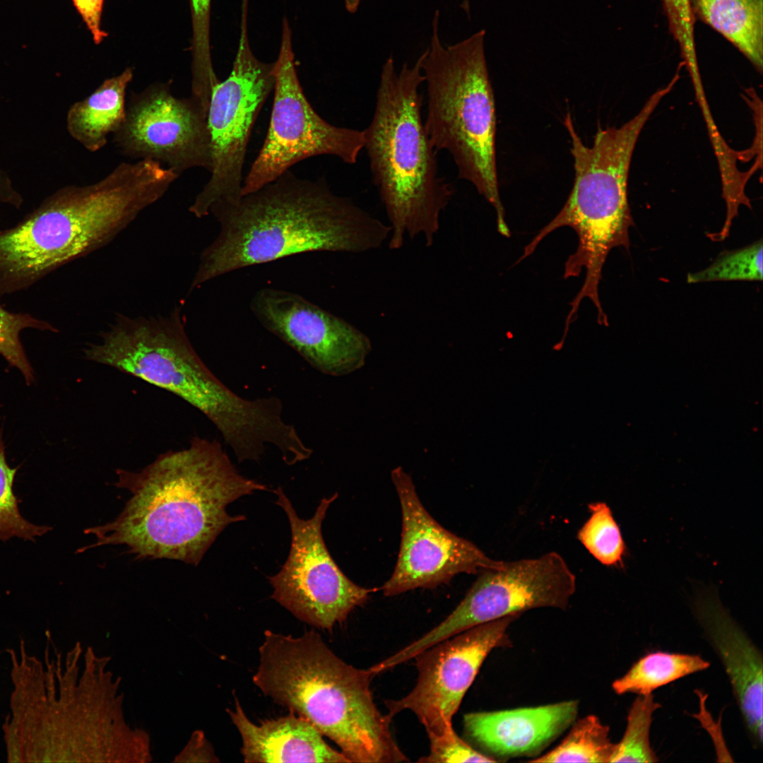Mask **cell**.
I'll return each mask as SVG.
<instances>
[{
    "mask_svg": "<svg viewBox=\"0 0 763 763\" xmlns=\"http://www.w3.org/2000/svg\"><path fill=\"white\" fill-rule=\"evenodd\" d=\"M131 496L112 521L85 530L89 548L124 545L141 558L197 565L229 524L243 521L227 506L266 485L242 475L217 440L194 437L182 449L160 455L141 471H117Z\"/></svg>",
    "mask_w": 763,
    "mask_h": 763,
    "instance_id": "1",
    "label": "cell"
},
{
    "mask_svg": "<svg viewBox=\"0 0 763 763\" xmlns=\"http://www.w3.org/2000/svg\"><path fill=\"white\" fill-rule=\"evenodd\" d=\"M220 226L201 254L190 290L251 266L312 252L362 254L387 244L391 229L322 179L290 170L238 201L210 211Z\"/></svg>",
    "mask_w": 763,
    "mask_h": 763,
    "instance_id": "2",
    "label": "cell"
},
{
    "mask_svg": "<svg viewBox=\"0 0 763 763\" xmlns=\"http://www.w3.org/2000/svg\"><path fill=\"white\" fill-rule=\"evenodd\" d=\"M254 684L275 702L310 722L350 762L408 761L374 704V675L341 659L314 630L292 637L264 634Z\"/></svg>",
    "mask_w": 763,
    "mask_h": 763,
    "instance_id": "3",
    "label": "cell"
},
{
    "mask_svg": "<svg viewBox=\"0 0 763 763\" xmlns=\"http://www.w3.org/2000/svg\"><path fill=\"white\" fill-rule=\"evenodd\" d=\"M149 161L122 162L102 179L67 186L0 230V295L25 290L103 247L165 194Z\"/></svg>",
    "mask_w": 763,
    "mask_h": 763,
    "instance_id": "4",
    "label": "cell"
},
{
    "mask_svg": "<svg viewBox=\"0 0 763 763\" xmlns=\"http://www.w3.org/2000/svg\"><path fill=\"white\" fill-rule=\"evenodd\" d=\"M422 58L423 54L413 66L404 63L400 70L391 57L385 61L373 117L363 130L372 181L391 229L387 245L392 250L417 237L426 247L433 245L454 192L439 174L437 152L422 118Z\"/></svg>",
    "mask_w": 763,
    "mask_h": 763,
    "instance_id": "5",
    "label": "cell"
},
{
    "mask_svg": "<svg viewBox=\"0 0 763 763\" xmlns=\"http://www.w3.org/2000/svg\"><path fill=\"white\" fill-rule=\"evenodd\" d=\"M671 80L656 90L638 114L619 128L600 126L592 146H585L573 124L570 114L564 126L571 138L575 177L572 189L557 215L525 247L524 257L531 255L543 238L562 227L577 234L576 252L567 259L564 278L577 277L586 271L583 293L598 292L602 269L615 247H629V230L633 225L628 203L629 166L637 139L660 101L674 85Z\"/></svg>",
    "mask_w": 763,
    "mask_h": 763,
    "instance_id": "6",
    "label": "cell"
},
{
    "mask_svg": "<svg viewBox=\"0 0 763 763\" xmlns=\"http://www.w3.org/2000/svg\"><path fill=\"white\" fill-rule=\"evenodd\" d=\"M434 12L430 47L422 70L427 87L426 132L437 150L451 157L458 177L471 182L495 209L498 232L509 229L497 172L495 96L485 54L484 30L444 46Z\"/></svg>",
    "mask_w": 763,
    "mask_h": 763,
    "instance_id": "7",
    "label": "cell"
},
{
    "mask_svg": "<svg viewBox=\"0 0 763 763\" xmlns=\"http://www.w3.org/2000/svg\"><path fill=\"white\" fill-rule=\"evenodd\" d=\"M179 308L167 316L119 315L84 349L86 360L139 378L179 396L215 426L229 422L239 396L202 361L184 329Z\"/></svg>",
    "mask_w": 763,
    "mask_h": 763,
    "instance_id": "8",
    "label": "cell"
},
{
    "mask_svg": "<svg viewBox=\"0 0 763 763\" xmlns=\"http://www.w3.org/2000/svg\"><path fill=\"white\" fill-rule=\"evenodd\" d=\"M273 103L268 131L259 154L243 180L242 196L273 182L298 162L332 155L348 165L364 148L363 130L337 126L314 111L300 83L285 18L279 54L274 62Z\"/></svg>",
    "mask_w": 763,
    "mask_h": 763,
    "instance_id": "9",
    "label": "cell"
},
{
    "mask_svg": "<svg viewBox=\"0 0 763 763\" xmlns=\"http://www.w3.org/2000/svg\"><path fill=\"white\" fill-rule=\"evenodd\" d=\"M244 1L239 42L231 72L213 88L207 114L213 167L211 177L189 211L196 218L210 214L218 203L242 196V170L251 132L274 88V63L259 61L252 53L247 31Z\"/></svg>",
    "mask_w": 763,
    "mask_h": 763,
    "instance_id": "10",
    "label": "cell"
},
{
    "mask_svg": "<svg viewBox=\"0 0 763 763\" xmlns=\"http://www.w3.org/2000/svg\"><path fill=\"white\" fill-rule=\"evenodd\" d=\"M576 590V576L563 557L550 552L538 557L504 562L482 571L448 617L396 653L408 661L427 648L473 627L538 608L564 610Z\"/></svg>",
    "mask_w": 763,
    "mask_h": 763,
    "instance_id": "11",
    "label": "cell"
},
{
    "mask_svg": "<svg viewBox=\"0 0 763 763\" xmlns=\"http://www.w3.org/2000/svg\"><path fill=\"white\" fill-rule=\"evenodd\" d=\"M275 493L277 504L289 519L292 540L286 562L277 574L269 577L271 597L301 621L331 630L374 591L350 580L326 546L321 525L338 494L322 499L314 516L304 520L297 516L281 487Z\"/></svg>",
    "mask_w": 763,
    "mask_h": 763,
    "instance_id": "12",
    "label": "cell"
},
{
    "mask_svg": "<svg viewBox=\"0 0 763 763\" xmlns=\"http://www.w3.org/2000/svg\"><path fill=\"white\" fill-rule=\"evenodd\" d=\"M520 614L473 627L417 654L418 676L413 689L385 704L392 718L413 711L428 737L454 730L452 719L484 660L495 648L508 646L507 630Z\"/></svg>",
    "mask_w": 763,
    "mask_h": 763,
    "instance_id": "13",
    "label": "cell"
},
{
    "mask_svg": "<svg viewBox=\"0 0 763 763\" xmlns=\"http://www.w3.org/2000/svg\"><path fill=\"white\" fill-rule=\"evenodd\" d=\"M113 141L124 155L160 162L179 175L213 167L207 112L191 96L178 98L168 84L134 93Z\"/></svg>",
    "mask_w": 763,
    "mask_h": 763,
    "instance_id": "14",
    "label": "cell"
},
{
    "mask_svg": "<svg viewBox=\"0 0 763 763\" xmlns=\"http://www.w3.org/2000/svg\"><path fill=\"white\" fill-rule=\"evenodd\" d=\"M400 502L402 526L394 572L381 590L394 596L415 588H434L456 575L478 574L504 561L491 559L472 542L440 525L422 504L413 481L401 466L391 472Z\"/></svg>",
    "mask_w": 763,
    "mask_h": 763,
    "instance_id": "15",
    "label": "cell"
},
{
    "mask_svg": "<svg viewBox=\"0 0 763 763\" xmlns=\"http://www.w3.org/2000/svg\"><path fill=\"white\" fill-rule=\"evenodd\" d=\"M251 309L265 329L324 374H352L372 351L365 333L297 294L263 288L254 295Z\"/></svg>",
    "mask_w": 763,
    "mask_h": 763,
    "instance_id": "16",
    "label": "cell"
},
{
    "mask_svg": "<svg viewBox=\"0 0 763 763\" xmlns=\"http://www.w3.org/2000/svg\"><path fill=\"white\" fill-rule=\"evenodd\" d=\"M704 634L719 658L752 743L762 745V656L716 595L700 596L693 605Z\"/></svg>",
    "mask_w": 763,
    "mask_h": 763,
    "instance_id": "17",
    "label": "cell"
},
{
    "mask_svg": "<svg viewBox=\"0 0 763 763\" xmlns=\"http://www.w3.org/2000/svg\"><path fill=\"white\" fill-rule=\"evenodd\" d=\"M578 702L466 714V733L478 745L502 757L533 756L575 721Z\"/></svg>",
    "mask_w": 763,
    "mask_h": 763,
    "instance_id": "18",
    "label": "cell"
},
{
    "mask_svg": "<svg viewBox=\"0 0 763 763\" xmlns=\"http://www.w3.org/2000/svg\"><path fill=\"white\" fill-rule=\"evenodd\" d=\"M235 699L234 709L227 711L240 735L245 762H350L305 718L290 712L257 725Z\"/></svg>",
    "mask_w": 763,
    "mask_h": 763,
    "instance_id": "19",
    "label": "cell"
},
{
    "mask_svg": "<svg viewBox=\"0 0 763 763\" xmlns=\"http://www.w3.org/2000/svg\"><path fill=\"white\" fill-rule=\"evenodd\" d=\"M133 77L131 69L105 80L85 99L69 108L66 124L70 135L85 148L96 152L122 126L126 116V91Z\"/></svg>",
    "mask_w": 763,
    "mask_h": 763,
    "instance_id": "20",
    "label": "cell"
},
{
    "mask_svg": "<svg viewBox=\"0 0 763 763\" xmlns=\"http://www.w3.org/2000/svg\"><path fill=\"white\" fill-rule=\"evenodd\" d=\"M694 18L735 46L757 69L763 62V0H690Z\"/></svg>",
    "mask_w": 763,
    "mask_h": 763,
    "instance_id": "21",
    "label": "cell"
},
{
    "mask_svg": "<svg viewBox=\"0 0 763 763\" xmlns=\"http://www.w3.org/2000/svg\"><path fill=\"white\" fill-rule=\"evenodd\" d=\"M709 666V662L698 655L652 652L634 662L624 675L613 682L612 688L617 694H649L658 687Z\"/></svg>",
    "mask_w": 763,
    "mask_h": 763,
    "instance_id": "22",
    "label": "cell"
},
{
    "mask_svg": "<svg viewBox=\"0 0 763 763\" xmlns=\"http://www.w3.org/2000/svg\"><path fill=\"white\" fill-rule=\"evenodd\" d=\"M610 728L598 717L588 715L573 725L564 739L554 749L531 762H610L615 744Z\"/></svg>",
    "mask_w": 763,
    "mask_h": 763,
    "instance_id": "23",
    "label": "cell"
},
{
    "mask_svg": "<svg viewBox=\"0 0 763 763\" xmlns=\"http://www.w3.org/2000/svg\"><path fill=\"white\" fill-rule=\"evenodd\" d=\"M588 509L591 515L578 531V540L603 565L624 568L627 548L610 507L598 502L589 504Z\"/></svg>",
    "mask_w": 763,
    "mask_h": 763,
    "instance_id": "24",
    "label": "cell"
},
{
    "mask_svg": "<svg viewBox=\"0 0 763 763\" xmlns=\"http://www.w3.org/2000/svg\"><path fill=\"white\" fill-rule=\"evenodd\" d=\"M661 707L653 694L639 695L632 702L621 740L615 744L610 762H657L650 743L653 713Z\"/></svg>",
    "mask_w": 763,
    "mask_h": 763,
    "instance_id": "25",
    "label": "cell"
},
{
    "mask_svg": "<svg viewBox=\"0 0 763 763\" xmlns=\"http://www.w3.org/2000/svg\"><path fill=\"white\" fill-rule=\"evenodd\" d=\"M762 239L743 248L721 253L704 270L688 273L687 282L762 280Z\"/></svg>",
    "mask_w": 763,
    "mask_h": 763,
    "instance_id": "26",
    "label": "cell"
},
{
    "mask_svg": "<svg viewBox=\"0 0 763 763\" xmlns=\"http://www.w3.org/2000/svg\"><path fill=\"white\" fill-rule=\"evenodd\" d=\"M17 468L7 464L5 447L0 437V540H7L13 537L35 540L51 529L39 526L22 517L18 509V499L13 491V484Z\"/></svg>",
    "mask_w": 763,
    "mask_h": 763,
    "instance_id": "27",
    "label": "cell"
},
{
    "mask_svg": "<svg viewBox=\"0 0 763 763\" xmlns=\"http://www.w3.org/2000/svg\"><path fill=\"white\" fill-rule=\"evenodd\" d=\"M26 329L57 331L47 321L28 313L11 312L0 304V354L22 372L29 384L34 379L32 369L20 339V332Z\"/></svg>",
    "mask_w": 763,
    "mask_h": 763,
    "instance_id": "28",
    "label": "cell"
},
{
    "mask_svg": "<svg viewBox=\"0 0 763 763\" xmlns=\"http://www.w3.org/2000/svg\"><path fill=\"white\" fill-rule=\"evenodd\" d=\"M670 33L678 44L690 74L699 73L694 25L690 0H661Z\"/></svg>",
    "mask_w": 763,
    "mask_h": 763,
    "instance_id": "29",
    "label": "cell"
},
{
    "mask_svg": "<svg viewBox=\"0 0 763 763\" xmlns=\"http://www.w3.org/2000/svg\"><path fill=\"white\" fill-rule=\"evenodd\" d=\"M430 752L419 759L420 762H495L497 760L482 754L463 740L455 732L441 736H431Z\"/></svg>",
    "mask_w": 763,
    "mask_h": 763,
    "instance_id": "30",
    "label": "cell"
},
{
    "mask_svg": "<svg viewBox=\"0 0 763 763\" xmlns=\"http://www.w3.org/2000/svg\"><path fill=\"white\" fill-rule=\"evenodd\" d=\"M196 52L194 62L207 65L211 62L209 48V15L211 0H191Z\"/></svg>",
    "mask_w": 763,
    "mask_h": 763,
    "instance_id": "31",
    "label": "cell"
},
{
    "mask_svg": "<svg viewBox=\"0 0 763 763\" xmlns=\"http://www.w3.org/2000/svg\"><path fill=\"white\" fill-rule=\"evenodd\" d=\"M104 0H73L75 6L90 30L96 44L107 35L100 27V18Z\"/></svg>",
    "mask_w": 763,
    "mask_h": 763,
    "instance_id": "32",
    "label": "cell"
},
{
    "mask_svg": "<svg viewBox=\"0 0 763 763\" xmlns=\"http://www.w3.org/2000/svg\"><path fill=\"white\" fill-rule=\"evenodd\" d=\"M182 762H218L219 759L203 733L196 731L184 752L181 755Z\"/></svg>",
    "mask_w": 763,
    "mask_h": 763,
    "instance_id": "33",
    "label": "cell"
},
{
    "mask_svg": "<svg viewBox=\"0 0 763 763\" xmlns=\"http://www.w3.org/2000/svg\"><path fill=\"white\" fill-rule=\"evenodd\" d=\"M23 198L15 189L8 175L0 168V204H8L19 208Z\"/></svg>",
    "mask_w": 763,
    "mask_h": 763,
    "instance_id": "34",
    "label": "cell"
},
{
    "mask_svg": "<svg viewBox=\"0 0 763 763\" xmlns=\"http://www.w3.org/2000/svg\"><path fill=\"white\" fill-rule=\"evenodd\" d=\"M360 0H345V6L347 11L350 13H354L357 11L360 5Z\"/></svg>",
    "mask_w": 763,
    "mask_h": 763,
    "instance_id": "35",
    "label": "cell"
}]
</instances>
